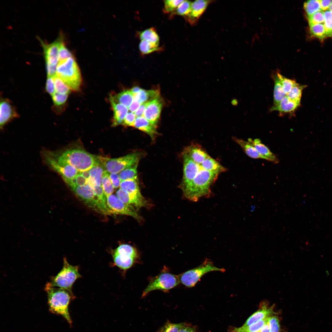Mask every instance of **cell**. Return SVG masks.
I'll return each mask as SVG.
<instances>
[{"label":"cell","mask_w":332,"mask_h":332,"mask_svg":"<svg viewBox=\"0 0 332 332\" xmlns=\"http://www.w3.org/2000/svg\"><path fill=\"white\" fill-rule=\"evenodd\" d=\"M219 174L202 168L190 184L182 190L184 196L194 202L203 197L209 196L211 193L210 187Z\"/></svg>","instance_id":"obj_1"},{"label":"cell","mask_w":332,"mask_h":332,"mask_svg":"<svg viewBox=\"0 0 332 332\" xmlns=\"http://www.w3.org/2000/svg\"><path fill=\"white\" fill-rule=\"evenodd\" d=\"M45 290L47 294L50 312L62 316L71 325L72 321L69 311V305L72 298L71 292L52 287L48 283L45 285Z\"/></svg>","instance_id":"obj_2"},{"label":"cell","mask_w":332,"mask_h":332,"mask_svg":"<svg viewBox=\"0 0 332 332\" xmlns=\"http://www.w3.org/2000/svg\"><path fill=\"white\" fill-rule=\"evenodd\" d=\"M51 156L60 163L73 166L79 172L89 170L98 162L97 156L79 149H68Z\"/></svg>","instance_id":"obj_3"},{"label":"cell","mask_w":332,"mask_h":332,"mask_svg":"<svg viewBox=\"0 0 332 332\" xmlns=\"http://www.w3.org/2000/svg\"><path fill=\"white\" fill-rule=\"evenodd\" d=\"M56 75L61 78L70 89L77 91L82 78L79 67L73 57L59 61Z\"/></svg>","instance_id":"obj_4"},{"label":"cell","mask_w":332,"mask_h":332,"mask_svg":"<svg viewBox=\"0 0 332 332\" xmlns=\"http://www.w3.org/2000/svg\"><path fill=\"white\" fill-rule=\"evenodd\" d=\"M140 154L135 152L116 158L101 156L97 157L99 162L106 171L110 173H118L123 170L138 163Z\"/></svg>","instance_id":"obj_5"},{"label":"cell","mask_w":332,"mask_h":332,"mask_svg":"<svg viewBox=\"0 0 332 332\" xmlns=\"http://www.w3.org/2000/svg\"><path fill=\"white\" fill-rule=\"evenodd\" d=\"M63 266L61 271L51 279L48 283L52 287L60 288L71 292L72 287L76 280L80 277L76 266H73L64 258Z\"/></svg>","instance_id":"obj_6"},{"label":"cell","mask_w":332,"mask_h":332,"mask_svg":"<svg viewBox=\"0 0 332 332\" xmlns=\"http://www.w3.org/2000/svg\"><path fill=\"white\" fill-rule=\"evenodd\" d=\"M223 268L215 267L209 259L206 260L199 266L187 271L178 276L180 283L188 287H194L200 278L207 273L212 271L224 272Z\"/></svg>","instance_id":"obj_7"},{"label":"cell","mask_w":332,"mask_h":332,"mask_svg":"<svg viewBox=\"0 0 332 332\" xmlns=\"http://www.w3.org/2000/svg\"><path fill=\"white\" fill-rule=\"evenodd\" d=\"M114 262L121 269L127 270L137 262L139 255L136 249L128 244L119 245L112 253Z\"/></svg>","instance_id":"obj_8"},{"label":"cell","mask_w":332,"mask_h":332,"mask_svg":"<svg viewBox=\"0 0 332 332\" xmlns=\"http://www.w3.org/2000/svg\"><path fill=\"white\" fill-rule=\"evenodd\" d=\"M180 283L178 276L164 270L150 280L143 292L142 297H144L155 290L167 291L177 286Z\"/></svg>","instance_id":"obj_9"},{"label":"cell","mask_w":332,"mask_h":332,"mask_svg":"<svg viewBox=\"0 0 332 332\" xmlns=\"http://www.w3.org/2000/svg\"><path fill=\"white\" fill-rule=\"evenodd\" d=\"M106 202L110 212L130 216L137 220L141 219L133 206L124 203L116 196L111 194L108 196L106 197Z\"/></svg>","instance_id":"obj_10"},{"label":"cell","mask_w":332,"mask_h":332,"mask_svg":"<svg viewBox=\"0 0 332 332\" xmlns=\"http://www.w3.org/2000/svg\"><path fill=\"white\" fill-rule=\"evenodd\" d=\"M45 157L47 164L60 175L67 183L75 177L79 173L73 166L60 163L50 155H45Z\"/></svg>","instance_id":"obj_11"},{"label":"cell","mask_w":332,"mask_h":332,"mask_svg":"<svg viewBox=\"0 0 332 332\" xmlns=\"http://www.w3.org/2000/svg\"><path fill=\"white\" fill-rule=\"evenodd\" d=\"M183 174L180 187L183 190L188 186L202 169L200 164L193 161L186 154L183 153Z\"/></svg>","instance_id":"obj_12"},{"label":"cell","mask_w":332,"mask_h":332,"mask_svg":"<svg viewBox=\"0 0 332 332\" xmlns=\"http://www.w3.org/2000/svg\"><path fill=\"white\" fill-rule=\"evenodd\" d=\"M43 49L46 64L57 65L58 53L60 47L64 42L62 37H59L50 44L46 43L38 38Z\"/></svg>","instance_id":"obj_13"},{"label":"cell","mask_w":332,"mask_h":332,"mask_svg":"<svg viewBox=\"0 0 332 332\" xmlns=\"http://www.w3.org/2000/svg\"><path fill=\"white\" fill-rule=\"evenodd\" d=\"M116 195L119 199L124 203L133 205L137 209L145 207L147 204V202L141 194L140 192L128 193L125 190L120 188L117 191Z\"/></svg>","instance_id":"obj_14"},{"label":"cell","mask_w":332,"mask_h":332,"mask_svg":"<svg viewBox=\"0 0 332 332\" xmlns=\"http://www.w3.org/2000/svg\"><path fill=\"white\" fill-rule=\"evenodd\" d=\"M163 104V99L160 96L152 100L147 105L143 116L149 121L156 125Z\"/></svg>","instance_id":"obj_15"},{"label":"cell","mask_w":332,"mask_h":332,"mask_svg":"<svg viewBox=\"0 0 332 332\" xmlns=\"http://www.w3.org/2000/svg\"><path fill=\"white\" fill-rule=\"evenodd\" d=\"M0 125L1 128L15 118L19 117L14 106L7 99H2L0 101Z\"/></svg>","instance_id":"obj_16"},{"label":"cell","mask_w":332,"mask_h":332,"mask_svg":"<svg viewBox=\"0 0 332 332\" xmlns=\"http://www.w3.org/2000/svg\"><path fill=\"white\" fill-rule=\"evenodd\" d=\"M211 0H196L192 2L190 13L184 18L191 25H195L204 13L209 4L214 2Z\"/></svg>","instance_id":"obj_17"},{"label":"cell","mask_w":332,"mask_h":332,"mask_svg":"<svg viewBox=\"0 0 332 332\" xmlns=\"http://www.w3.org/2000/svg\"><path fill=\"white\" fill-rule=\"evenodd\" d=\"M273 308V306H269L268 303L266 302L261 303L259 309L249 317L242 326H248L275 314Z\"/></svg>","instance_id":"obj_18"},{"label":"cell","mask_w":332,"mask_h":332,"mask_svg":"<svg viewBox=\"0 0 332 332\" xmlns=\"http://www.w3.org/2000/svg\"><path fill=\"white\" fill-rule=\"evenodd\" d=\"M74 193L89 206L96 207L97 199L93 188L88 185L75 186L71 188Z\"/></svg>","instance_id":"obj_19"},{"label":"cell","mask_w":332,"mask_h":332,"mask_svg":"<svg viewBox=\"0 0 332 332\" xmlns=\"http://www.w3.org/2000/svg\"><path fill=\"white\" fill-rule=\"evenodd\" d=\"M248 141L255 148L257 152L263 159L275 164H277L279 160L276 156L272 152L266 145L263 144L259 139L254 140L249 138Z\"/></svg>","instance_id":"obj_20"},{"label":"cell","mask_w":332,"mask_h":332,"mask_svg":"<svg viewBox=\"0 0 332 332\" xmlns=\"http://www.w3.org/2000/svg\"><path fill=\"white\" fill-rule=\"evenodd\" d=\"M109 100L113 111L112 125L115 126L123 124L124 118L128 113V108L117 102L110 96Z\"/></svg>","instance_id":"obj_21"},{"label":"cell","mask_w":332,"mask_h":332,"mask_svg":"<svg viewBox=\"0 0 332 332\" xmlns=\"http://www.w3.org/2000/svg\"><path fill=\"white\" fill-rule=\"evenodd\" d=\"M184 153L187 154L193 161L199 164L209 156L202 147L195 144L186 148Z\"/></svg>","instance_id":"obj_22"},{"label":"cell","mask_w":332,"mask_h":332,"mask_svg":"<svg viewBox=\"0 0 332 332\" xmlns=\"http://www.w3.org/2000/svg\"><path fill=\"white\" fill-rule=\"evenodd\" d=\"M156 126L143 116L136 118L133 126L147 133L153 139L157 134Z\"/></svg>","instance_id":"obj_23"},{"label":"cell","mask_w":332,"mask_h":332,"mask_svg":"<svg viewBox=\"0 0 332 332\" xmlns=\"http://www.w3.org/2000/svg\"><path fill=\"white\" fill-rule=\"evenodd\" d=\"M300 103L294 102L287 96L277 105L273 106L270 111H278L280 114L293 113L300 106Z\"/></svg>","instance_id":"obj_24"},{"label":"cell","mask_w":332,"mask_h":332,"mask_svg":"<svg viewBox=\"0 0 332 332\" xmlns=\"http://www.w3.org/2000/svg\"><path fill=\"white\" fill-rule=\"evenodd\" d=\"M233 139L249 157L253 159H262L255 147L248 140L246 141L235 137Z\"/></svg>","instance_id":"obj_25"},{"label":"cell","mask_w":332,"mask_h":332,"mask_svg":"<svg viewBox=\"0 0 332 332\" xmlns=\"http://www.w3.org/2000/svg\"><path fill=\"white\" fill-rule=\"evenodd\" d=\"M160 96L158 90H146L141 89L137 93L133 95V99L138 101L141 104L149 102Z\"/></svg>","instance_id":"obj_26"},{"label":"cell","mask_w":332,"mask_h":332,"mask_svg":"<svg viewBox=\"0 0 332 332\" xmlns=\"http://www.w3.org/2000/svg\"><path fill=\"white\" fill-rule=\"evenodd\" d=\"M200 165L201 168L205 170L219 174L226 171V168L210 156Z\"/></svg>","instance_id":"obj_27"},{"label":"cell","mask_w":332,"mask_h":332,"mask_svg":"<svg viewBox=\"0 0 332 332\" xmlns=\"http://www.w3.org/2000/svg\"><path fill=\"white\" fill-rule=\"evenodd\" d=\"M274 82L273 92L274 106L278 105L286 96L277 74L273 76Z\"/></svg>","instance_id":"obj_28"},{"label":"cell","mask_w":332,"mask_h":332,"mask_svg":"<svg viewBox=\"0 0 332 332\" xmlns=\"http://www.w3.org/2000/svg\"><path fill=\"white\" fill-rule=\"evenodd\" d=\"M138 37L141 41L145 40L159 44V37L155 29L149 28L138 33Z\"/></svg>","instance_id":"obj_29"},{"label":"cell","mask_w":332,"mask_h":332,"mask_svg":"<svg viewBox=\"0 0 332 332\" xmlns=\"http://www.w3.org/2000/svg\"><path fill=\"white\" fill-rule=\"evenodd\" d=\"M112 96L117 102L127 107H128L132 103L133 98V94L130 90H125Z\"/></svg>","instance_id":"obj_30"},{"label":"cell","mask_w":332,"mask_h":332,"mask_svg":"<svg viewBox=\"0 0 332 332\" xmlns=\"http://www.w3.org/2000/svg\"><path fill=\"white\" fill-rule=\"evenodd\" d=\"M268 318L261 320L247 327L241 326L235 328L232 332H259L267 322Z\"/></svg>","instance_id":"obj_31"},{"label":"cell","mask_w":332,"mask_h":332,"mask_svg":"<svg viewBox=\"0 0 332 332\" xmlns=\"http://www.w3.org/2000/svg\"><path fill=\"white\" fill-rule=\"evenodd\" d=\"M138 163L121 172L119 176L121 181L129 180H137V168Z\"/></svg>","instance_id":"obj_32"},{"label":"cell","mask_w":332,"mask_h":332,"mask_svg":"<svg viewBox=\"0 0 332 332\" xmlns=\"http://www.w3.org/2000/svg\"><path fill=\"white\" fill-rule=\"evenodd\" d=\"M104 169L98 161L89 170L90 177L95 180L97 185L101 186L102 178L105 171Z\"/></svg>","instance_id":"obj_33"},{"label":"cell","mask_w":332,"mask_h":332,"mask_svg":"<svg viewBox=\"0 0 332 332\" xmlns=\"http://www.w3.org/2000/svg\"><path fill=\"white\" fill-rule=\"evenodd\" d=\"M139 49L142 54H147L161 49L159 44L145 40H142L139 45Z\"/></svg>","instance_id":"obj_34"},{"label":"cell","mask_w":332,"mask_h":332,"mask_svg":"<svg viewBox=\"0 0 332 332\" xmlns=\"http://www.w3.org/2000/svg\"><path fill=\"white\" fill-rule=\"evenodd\" d=\"M306 86L297 83L287 94V96L292 101L300 103L302 90Z\"/></svg>","instance_id":"obj_35"},{"label":"cell","mask_w":332,"mask_h":332,"mask_svg":"<svg viewBox=\"0 0 332 332\" xmlns=\"http://www.w3.org/2000/svg\"><path fill=\"white\" fill-rule=\"evenodd\" d=\"M120 188L128 193L140 192L137 180H129L121 181L120 185Z\"/></svg>","instance_id":"obj_36"},{"label":"cell","mask_w":332,"mask_h":332,"mask_svg":"<svg viewBox=\"0 0 332 332\" xmlns=\"http://www.w3.org/2000/svg\"><path fill=\"white\" fill-rule=\"evenodd\" d=\"M187 324L185 322L173 323L168 320L156 332H178L181 328Z\"/></svg>","instance_id":"obj_37"},{"label":"cell","mask_w":332,"mask_h":332,"mask_svg":"<svg viewBox=\"0 0 332 332\" xmlns=\"http://www.w3.org/2000/svg\"><path fill=\"white\" fill-rule=\"evenodd\" d=\"M304 8L307 17L317 12L322 10L318 0L306 1L304 3Z\"/></svg>","instance_id":"obj_38"},{"label":"cell","mask_w":332,"mask_h":332,"mask_svg":"<svg viewBox=\"0 0 332 332\" xmlns=\"http://www.w3.org/2000/svg\"><path fill=\"white\" fill-rule=\"evenodd\" d=\"M192 2L189 1L184 0L172 13V14L181 16L184 18L191 11Z\"/></svg>","instance_id":"obj_39"},{"label":"cell","mask_w":332,"mask_h":332,"mask_svg":"<svg viewBox=\"0 0 332 332\" xmlns=\"http://www.w3.org/2000/svg\"><path fill=\"white\" fill-rule=\"evenodd\" d=\"M109 173L105 171L101 181V186L106 197L112 194L114 188L110 179Z\"/></svg>","instance_id":"obj_40"},{"label":"cell","mask_w":332,"mask_h":332,"mask_svg":"<svg viewBox=\"0 0 332 332\" xmlns=\"http://www.w3.org/2000/svg\"><path fill=\"white\" fill-rule=\"evenodd\" d=\"M310 30L311 35L321 40L326 37V30L323 24H319L310 26Z\"/></svg>","instance_id":"obj_41"},{"label":"cell","mask_w":332,"mask_h":332,"mask_svg":"<svg viewBox=\"0 0 332 332\" xmlns=\"http://www.w3.org/2000/svg\"><path fill=\"white\" fill-rule=\"evenodd\" d=\"M276 74L287 95L297 83L295 80L287 78L279 73H277Z\"/></svg>","instance_id":"obj_42"},{"label":"cell","mask_w":332,"mask_h":332,"mask_svg":"<svg viewBox=\"0 0 332 332\" xmlns=\"http://www.w3.org/2000/svg\"><path fill=\"white\" fill-rule=\"evenodd\" d=\"M54 83L56 92L62 94H69L70 89L62 80L57 75L53 77Z\"/></svg>","instance_id":"obj_43"},{"label":"cell","mask_w":332,"mask_h":332,"mask_svg":"<svg viewBox=\"0 0 332 332\" xmlns=\"http://www.w3.org/2000/svg\"><path fill=\"white\" fill-rule=\"evenodd\" d=\"M324 26L326 37H332V13L330 10L324 12Z\"/></svg>","instance_id":"obj_44"},{"label":"cell","mask_w":332,"mask_h":332,"mask_svg":"<svg viewBox=\"0 0 332 332\" xmlns=\"http://www.w3.org/2000/svg\"><path fill=\"white\" fill-rule=\"evenodd\" d=\"M310 26L321 24L324 22V12L322 10L314 13L307 17Z\"/></svg>","instance_id":"obj_45"},{"label":"cell","mask_w":332,"mask_h":332,"mask_svg":"<svg viewBox=\"0 0 332 332\" xmlns=\"http://www.w3.org/2000/svg\"><path fill=\"white\" fill-rule=\"evenodd\" d=\"M184 0H166L164 1V12L166 13L173 12L179 5Z\"/></svg>","instance_id":"obj_46"},{"label":"cell","mask_w":332,"mask_h":332,"mask_svg":"<svg viewBox=\"0 0 332 332\" xmlns=\"http://www.w3.org/2000/svg\"><path fill=\"white\" fill-rule=\"evenodd\" d=\"M268 323L270 332H280L279 320L275 315H272L268 318Z\"/></svg>","instance_id":"obj_47"},{"label":"cell","mask_w":332,"mask_h":332,"mask_svg":"<svg viewBox=\"0 0 332 332\" xmlns=\"http://www.w3.org/2000/svg\"><path fill=\"white\" fill-rule=\"evenodd\" d=\"M68 94H62L55 92L52 96L53 101L56 106H60L64 104L68 98Z\"/></svg>","instance_id":"obj_48"},{"label":"cell","mask_w":332,"mask_h":332,"mask_svg":"<svg viewBox=\"0 0 332 332\" xmlns=\"http://www.w3.org/2000/svg\"><path fill=\"white\" fill-rule=\"evenodd\" d=\"M73 57V56L71 52L65 46L63 42L61 45L59 51L58 55L59 61Z\"/></svg>","instance_id":"obj_49"},{"label":"cell","mask_w":332,"mask_h":332,"mask_svg":"<svg viewBox=\"0 0 332 332\" xmlns=\"http://www.w3.org/2000/svg\"><path fill=\"white\" fill-rule=\"evenodd\" d=\"M45 89L46 91L52 96L56 92L54 83L52 77H48L46 80Z\"/></svg>","instance_id":"obj_50"},{"label":"cell","mask_w":332,"mask_h":332,"mask_svg":"<svg viewBox=\"0 0 332 332\" xmlns=\"http://www.w3.org/2000/svg\"><path fill=\"white\" fill-rule=\"evenodd\" d=\"M136 117L134 113L132 112L128 113L124 118L123 124L125 126H133Z\"/></svg>","instance_id":"obj_51"},{"label":"cell","mask_w":332,"mask_h":332,"mask_svg":"<svg viewBox=\"0 0 332 332\" xmlns=\"http://www.w3.org/2000/svg\"><path fill=\"white\" fill-rule=\"evenodd\" d=\"M109 176L114 188H117L120 186L121 181L119 177V174L110 173Z\"/></svg>","instance_id":"obj_52"},{"label":"cell","mask_w":332,"mask_h":332,"mask_svg":"<svg viewBox=\"0 0 332 332\" xmlns=\"http://www.w3.org/2000/svg\"><path fill=\"white\" fill-rule=\"evenodd\" d=\"M149 102H145L142 104L134 112V114L136 117L143 116L144 110Z\"/></svg>","instance_id":"obj_53"},{"label":"cell","mask_w":332,"mask_h":332,"mask_svg":"<svg viewBox=\"0 0 332 332\" xmlns=\"http://www.w3.org/2000/svg\"><path fill=\"white\" fill-rule=\"evenodd\" d=\"M77 186H83L86 184L87 179L82 176L79 172L75 177Z\"/></svg>","instance_id":"obj_54"},{"label":"cell","mask_w":332,"mask_h":332,"mask_svg":"<svg viewBox=\"0 0 332 332\" xmlns=\"http://www.w3.org/2000/svg\"><path fill=\"white\" fill-rule=\"evenodd\" d=\"M141 104L137 100L133 99L132 103L128 107V109L131 112H135Z\"/></svg>","instance_id":"obj_55"},{"label":"cell","mask_w":332,"mask_h":332,"mask_svg":"<svg viewBox=\"0 0 332 332\" xmlns=\"http://www.w3.org/2000/svg\"><path fill=\"white\" fill-rule=\"evenodd\" d=\"M320 3V8L321 10H327L332 2L331 0H318Z\"/></svg>","instance_id":"obj_56"},{"label":"cell","mask_w":332,"mask_h":332,"mask_svg":"<svg viewBox=\"0 0 332 332\" xmlns=\"http://www.w3.org/2000/svg\"><path fill=\"white\" fill-rule=\"evenodd\" d=\"M178 332H196V328L187 324L181 328Z\"/></svg>","instance_id":"obj_57"},{"label":"cell","mask_w":332,"mask_h":332,"mask_svg":"<svg viewBox=\"0 0 332 332\" xmlns=\"http://www.w3.org/2000/svg\"><path fill=\"white\" fill-rule=\"evenodd\" d=\"M259 332H270L268 321L261 329Z\"/></svg>","instance_id":"obj_58"},{"label":"cell","mask_w":332,"mask_h":332,"mask_svg":"<svg viewBox=\"0 0 332 332\" xmlns=\"http://www.w3.org/2000/svg\"><path fill=\"white\" fill-rule=\"evenodd\" d=\"M89 170L85 171L83 172H79V173L85 178L87 180L90 177V175Z\"/></svg>","instance_id":"obj_59"},{"label":"cell","mask_w":332,"mask_h":332,"mask_svg":"<svg viewBox=\"0 0 332 332\" xmlns=\"http://www.w3.org/2000/svg\"><path fill=\"white\" fill-rule=\"evenodd\" d=\"M141 89L138 86H135L132 87L130 90L134 95L138 93Z\"/></svg>","instance_id":"obj_60"},{"label":"cell","mask_w":332,"mask_h":332,"mask_svg":"<svg viewBox=\"0 0 332 332\" xmlns=\"http://www.w3.org/2000/svg\"><path fill=\"white\" fill-rule=\"evenodd\" d=\"M329 8V10H329L332 13V2Z\"/></svg>","instance_id":"obj_61"},{"label":"cell","mask_w":332,"mask_h":332,"mask_svg":"<svg viewBox=\"0 0 332 332\" xmlns=\"http://www.w3.org/2000/svg\"></svg>","instance_id":"obj_62"}]
</instances>
